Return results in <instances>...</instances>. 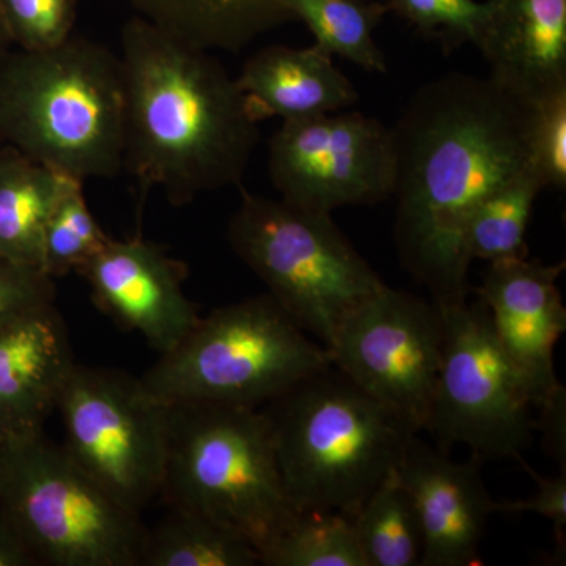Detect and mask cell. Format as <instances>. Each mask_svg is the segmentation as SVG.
<instances>
[{"mask_svg": "<svg viewBox=\"0 0 566 566\" xmlns=\"http://www.w3.org/2000/svg\"><path fill=\"white\" fill-rule=\"evenodd\" d=\"M0 506L39 565L139 566L147 526L43 433L7 439Z\"/></svg>", "mask_w": 566, "mask_h": 566, "instance_id": "ba28073f", "label": "cell"}, {"mask_svg": "<svg viewBox=\"0 0 566 566\" xmlns=\"http://www.w3.org/2000/svg\"><path fill=\"white\" fill-rule=\"evenodd\" d=\"M0 148H2V147H0Z\"/></svg>", "mask_w": 566, "mask_h": 566, "instance_id": "d590c367", "label": "cell"}, {"mask_svg": "<svg viewBox=\"0 0 566 566\" xmlns=\"http://www.w3.org/2000/svg\"><path fill=\"white\" fill-rule=\"evenodd\" d=\"M365 566H415L422 562V531L408 491L390 472L352 517Z\"/></svg>", "mask_w": 566, "mask_h": 566, "instance_id": "7402d4cb", "label": "cell"}, {"mask_svg": "<svg viewBox=\"0 0 566 566\" xmlns=\"http://www.w3.org/2000/svg\"><path fill=\"white\" fill-rule=\"evenodd\" d=\"M126 92L122 59L71 35L0 59V142L74 180L123 169Z\"/></svg>", "mask_w": 566, "mask_h": 566, "instance_id": "3957f363", "label": "cell"}, {"mask_svg": "<svg viewBox=\"0 0 566 566\" xmlns=\"http://www.w3.org/2000/svg\"><path fill=\"white\" fill-rule=\"evenodd\" d=\"M474 44L490 76L538 102L566 88V0H488Z\"/></svg>", "mask_w": 566, "mask_h": 566, "instance_id": "e0dca14e", "label": "cell"}, {"mask_svg": "<svg viewBox=\"0 0 566 566\" xmlns=\"http://www.w3.org/2000/svg\"><path fill=\"white\" fill-rule=\"evenodd\" d=\"M54 300V279L39 268L0 259V329Z\"/></svg>", "mask_w": 566, "mask_h": 566, "instance_id": "f546056e", "label": "cell"}, {"mask_svg": "<svg viewBox=\"0 0 566 566\" xmlns=\"http://www.w3.org/2000/svg\"><path fill=\"white\" fill-rule=\"evenodd\" d=\"M39 565L31 546L9 513L0 506V566Z\"/></svg>", "mask_w": 566, "mask_h": 566, "instance_id": "d6a6232c", "label": "cell"}, {"mask_svg": "<svg viewBox=\"0 0 566 566\" xmlns=\"http://www.w3.org/2000/svg\"><path fill=\"white\" fill-rule=\"evenodd\" d=\"M539 422L536 430L543 433V446L547 455L566 469V390H560L545 405L539 406Z\"/></svg>", "mask_w": 566, "mask_h": 566, "instance_id": "1f68e13d", "label": "cell"}, {"mask_svg": "<svg viewBox=\"0 0 566 566\" xmlns=\"http://www.w3.org/2000/svg\"><path fill=\"white\" fill-rule=\"evenodd\" d=\"M259 549L234 528L212 517L167 505L155 527L147 526L139 566H255Z\"/></svg>", "mask_w": 566, "mask_h": 566, "instance_id": "44dd1931", "label": "cell"}, {"mask_svg": "<svg viewBox=\"0 0 566 566\" xmlns=\"http://www.w3.org/2000/svg\"><path fill=\"white\" fill-rule=\"evenodd\" d=\"M109 240L88 208L82 181L71 180L44 229L41 271L51 279L81 273Z\"/></svg>", "mask_w": 566, "mask_h": 566, "instance_id": "484cf974", "label": "cell"}, {"mask_svg": "<svg viewBox=\"0 0 566 566\" xmlns=\"http://www.w3.org/2000/svg\"><path fill=\"white\" fill-rule=\"evenodd\" d=\"M442 342L438 305L385 283L345 316L327 352L349 381L422 431L433 403Z\"/></svg>", "mask_w": 566, "mask_h": 566, "instance_id": "8fae6325", "label": "cell"}, {"mask_svg": "<svg viewBox=\"0 0 566 566\" xmlns=\"http://www.w3.org/2000/svg\"><path fill=\"white\" fill-rule=\"evenodd\" d=\"M294 20L314 35L316 50L338 55L365 71L385 73V55L375 43V31L389 13L378 0H289Z\"/></svg>", "mask_w": 566, "mask_h": 566, "instance_id": "603a6c76", "label": "cell"}, {"mask_svg": "<svg viewBox=\"0 0 566 566\" xmlns=\"http://www.w3.org/2000/svg\"><path fill=\"white\" fill-rule=\"evenodd\" d=\"M439 311L444 324L442 360L424 430L447 453L463 444L482 463L520 460L536 430L534 400L502 348L486 305L465 300Z\"/></svg>", "mask_w": 566, "mask_h": 566, "instance_id": "9c48e42d", "label": "cell"}, {"mask_svg": "<svg viewBox=\"0 0 566 566\" xmlns=\"http://www.w3.org/2000/svg\"><path fill=\"white\" fill-rule=\"evenodd\" d=\"M136 17L205 51H241L294 21L289 0H123Z\"/></svg>", "mask_w": 566, "mask_h": 566, "instance_id": "d6986e66", "label": "cell"}, {"mask_svg": "<svg viewBox=\"0 0 566 566\" xmlns=\"http://www.w3.org/2000/svg\"><path fill=\"white\" fill-rule=\"evenodd\" d=\"M534 107L491 76L450 73L417 91L390 128L395 243L439 307L471 292L464 234L476 205L531 170Z\"/></svg>", "mask_w": 566, "mask_h": 566, "instance_id": "6da1fadb", "label": "cell"}, {"mask_svg": "<svg viewBox=\"0 0 566 566\" xmlns=\"http://www.w3.org/2000/svg\"><path fill=\"white\" fill-rule=\"evenodd\" d=\"M389 13L398 14L423 33H444L474 44L486 3L475 0H386Z\"/></svg>", "mask_w": 566, "mask_h": 566, "instance_id": "f1b7e54d", "label": "cell"}, {"mask_svg": "<svg viewBox=\"0 0 566 566\" xmlns=\"http://www.w3.org/2000/svg\"><path fill=\"white\" fill-rule=\"evenodd\" d=\"M3 442H6V439L0 438V458H2Z\"/></svg>", "mask_w": 566, "mask_h": 566, "instance_id": "e575fe53", "label": "cell"}, {"mask_svg": "<svg viewBox=\"0 0 566 566\" xmlns=\"http://www.w3.org/2000/svg\"><path fill=\"white\" fill-rule=\"evenodd\" d=\"M96 307L158 354L170 352L200 319L185 292L186 264L142 237L109 240L81 271Z\"/></svg>", "mask_w": 566, "mask_h": 566, "instance_id": "4fadbf2b", "label": "cell"}, {"mask_svg": "<svg viewBox=\"0 0 566 566\" xmlns=\"http://www.w3.org/2000/svg\"><path fill=\"white\" fill-rule=\"evenodd\" d=\"M268 172L286 202L331 212L392 197V129L360 112L283 122L270 140Z\"/></svg>", "mask_w": 566, "mask_h": 566, "instance_id": "7c38bea8", "label": "cell"}, {"mask_svg": "<svg viewBox=\"0 0 566 566\" xmlns=\"http://www.w3.org/2000/svg\"><path fill=\"white\" fill-rule=\"evenodd\" d=\"M565 263L509 259L490 263L475 289L486 305L495 335L523 378L535 408L562 389L554 348L566 331V308L557 281Z\"/></svg>", "mask_w": 566, "mask_h": 566, "instance_id": "5bb4252c", "label": "cell"}, {"mask_svg": "<svg viewBox=\"0 0 566 566\" xmlns=\"http://www.w3.org/2000/svg\"><path fill=\"white\" fill-rule=\"evenodd\" d=\"M0 13L18 50H50L73 35L76 0H0Z\"/></svg>", "mask_w": 566, "mask_h": 566, "instance_id": "4316f807", "label": "cell"}, {"mask_svg": "<svg viewBox=\"0 0 566 566\" xmlns=\"http://www.w3.org/2000/svg\"><path fill=\"white\" fill-rule=\"evenodd\" d=\"M262 411L283 488L297 513L353 517L419 433L334 365L307 376Z\"/></svg>", "mask_w": 566, "mask_h": 566, "instance_id": "277c9868", "label": "cell"}, {"mask_svg": "<svg viewBox=\"0 0 566 566\" xmlns=\"http://www.w3.org/2000/svg\"><path fill=\"white\" fill-rule=\"evenodd\" d=\"M126 167L142 193L174 205L243 180L260 140L255 112L210 51L134 17L122 32Z\"/></svg>", "mask_w": 566, "mask_h": 566, "instance_id": "7a4b0ae2", "label": "cell"}, {"mask_svg": "<svg viewBox=\"0 0 566 566\" xmlns=\"http://www.w3.org/2000/svg\"><path fill=\"white\" fill-rule=\"evenodd\" d=\"M542 189V182L531 169L476 205L465 227L469 259L493 263L527 256V226Z\"/></svg>", "mask_w": 566, "mask_h": 566, "instance_id": "cb8c5ba5", "label": "cell"}, {"mask_svg": "<svg viewBox=\"0 0 566 566\" xmlns=\"http://www.w3.org/2000/svg\"><path fill=\"white\" fill-rule=\"evenodd\" d=\"M482 461L450 460L444 450L412 438L395 469L408 491L422 531V566H474L488 517L497 502L488 493Z\"/></svg>", "mask_w": 566, "mask_h": 566, "instance_id": "9a60e30c", "label": "cell"}, {"mask_svg": "<svg viewBox=\"0 0 566 566\" xmlns=\"http://www.w3.org/2000/svg\"><path fill=\"white\" fill-rule=\"evenodd\" d=\"M9 31H7L6 22H3L2 13H0V59L9 52L11 46Z\"/></svg>", "mask_w": 566, "mask_h": 566, "instance_id": "836d02e7", "label": "cell"}, {"mask_svg": "<svg viewBox=\"0 0 566 566\" xmlns=\"http://www.w3.org/2000/svg\"><path fill=\"white\" fill-rule=\"evenodd\" d=\"M227 238L268 294L326 348L345 316L385 285L331 212L243 191Z\"/></svg>", "mask_w": 566, "mask_h": 566, "instance_id": "52a82bcc", "label": "cell"}, {"mask_svg": "<svg viewBox=\"0 0 566 566\" xmlns=\"http://www.w3.org/2000/svg\"><path fill=\"white\" fill-rule=\"evenodd\" d=\"M527 474L535 480L538 491L534 497L523 501L497 502V512L506 513H535L553 523L554 536H556V556L565 558L566 551V469L557 476H543L536 474L531 465L524 463Z\"/></svg>", "mask_w": 566, "mask_h": 566, "instance_id": "4dcf8cb0", "label": "cell"}, {"mask_svg": "<svg viewBox=\"0 0 566 566\" xmlns=\"http://www.w3.org/2000/svg\"><path fill=\"white\" fill-rule=\"evenodd\" d=\"M71 180L0 148V259L41 270L44 229Z\"/></svg>", "mask_w": 566, "mask_h": 566, "instance_id": "ffe728a7", "label": "cell"}, {"mask_svg": "<svg viewBox=\"0 0 566 566\" xmlns=\"http://www.w3.org/2000/svg\"><path fill=\"white\" fill-rule=\"evenodd\" d=\"M331 365L326 346L266 293L200 316L140 379L167 405L263 408Z\"/></svg>", "mask_w": 566, "mask_h": 566, "instance_id": "8992f818", "label": "cell"}, {"mask_svg": "<svg viewBox=\"0 0 566 566\" xmlns=\"http://www.w3.org/2000/svg\"><path fill=\"white\" fill-rule=\"evenodd\" d=\"M260 557L266 566H365L352 517L335 512L300 513Z\"/></svg>", "mask_w": 566, "mask_h": 566, "instance_id": "d4e9b609", "label": "cell"}, {"mask_svg": "<svg viewBox=\"0 0 566 566\" xmlns=\"http://www.w3.org/2000/svg\"><path fill=\"white\" fill-rule=\"evenodd\" d=\"M74 365L69 327L54 303L0 329V438L43 433Z\"/></svg>", "mask_w": 566, "mask_h": 566, "instance_id": "2e32d148", "label": "cell"}, {"mask_svg": "<svg viewBox=\"0 0 566 566\" xmlns=\"http://www.w3.org/2000/svg\"><path fill=\"white\" fill-rule=\"evenodd\" d=\"M159 497L234 528L260 556L300 515L283 488L262 408L169 405Z\"/></svg>", "mask_w": 566, "mask_h": 566, "instance_id": "5b68a950", "label": "cell"}, {"mask_svg": "<svg viewBox=\"0 0 566 566\" xmlns=\"http://www.w3.org/2000/svg\"><path fill=\"white\" fill-rule=\"evenodd\" d=\"M237 84L259 118L300 120L345 111L357 102L352 81L315 46L263 48L245 62Z\"/></svg>", "mask_w": 566, "mask_h": 566, "instance_id": "ac0fdd59", "label": "cell"}, {"mask_svg": "<svg viewBox=\"0 0 566 566\" xmlns=\"http://www.w3.org/2000/svg\"><path fill=\"white\" fill-rule=\"evenodd\" d=\"M531 169L543 188L566 185V88L535 102L531 133Z\"/></svg>", "mask_w": 566, "mask_h": 566, "instance_id": "83f0119b", "label": "cell"}, {"mask_svg": "<svg viewBox=\"0 0 566 566\" xmlns=\"http://www.w3.org/2000/svg\"><path fill=\"white\" fill-rule=\"evenodd\" d=\"M57 411L63 449L112 497L142 515L161 494L169 405L136 376L76 363Z\"/></svg>", "mask_w": 566, "mask_h": 566, "instance_id": "30bf717a", "label": "cell"}]
</instances>
